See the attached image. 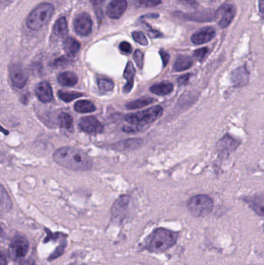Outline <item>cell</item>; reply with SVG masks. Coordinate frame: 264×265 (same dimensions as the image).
<instances>
[{"mask_svg": "<svg viewBox=\"0 0 264 265\" xmlns=\"http://www.w3.org/2000/svg\"><path fill=\"white\" fill-rule=\"evenodd\" d=\"M236 10L232 4H224L215 12V19L217 20L219 26L226 27L232 23L235 17Z\"/></svg>", "mask_w": 264, "mask_h": 265, "instance_id": "ba28073f", "label": "cell"}, {"mask_svg": "<svg viewBox=\"0 0 264 265\" xmlns=\"http://www.w3.org/2000/svg\"><path fill=\"white\" fill-rule=\"evenodd\" d=\"M135 74H136V70H135L132 63H127V67L125 68L124 73H123V78L127 82V85L123 87V92L125 93H128L132 89V86H133Z\"/></svg>", "mask_w": 264, "mask_h": 265, "instance_id": "ffe728a7", "label": "cell"}, {"mask_svg": "<svg viewBox=\"0 0 264 265\" xmlns=\"http://www.w3.org/2000/svg\"><path fill=\"white\" fill-rule=\"evenodd\" d=\"M54 11L55 7L52 4H40L27 17V26L31 30H40L49 22Z\"/></svg>", "mask_w": 264, "mask_h": 265, "instance_id": "3957f363", "label": "cell"}, {"mask_svg": "<svg viewBox=\"0 0 264 265\" xmlns=\"http://www.w3.org/2000/svg\"><path fill=\"white\" fill-rule=\"evenodd\" d=\"M58 82L63 86H74L77 84L78 79L75 74L71 72H65L59 75Z\"/></svg>", "mask_w": 264, "mask_h": 265, "instance_id": "603a6c76", "label": "cell"}, {"mask_svg": "<svg viewBox=\"0 0 264 265\" xmlns=\"http://www.w3.org/2000/svg\"><path fill=\"white\" fill-rule=\"evenodd\" d=\"M177 234L164 228L155 229L147 237L144 248L152 253H162L169 250L177 242Z\"/></svg>", "mask_w": 264, "mask_h": 265, "instance_id": "7a4b0ae2", "label": "cell"}, {"mask_svg": "<svg viewBox=\"0 0 264 265\" xmlns=\"http://www.w3.org/2000/svg\"></svg>", "mask_w": 264, "mask_h": 265, "instance_id": "681fc988", "label": "cell"}, {"mask_svg": "<svg viewBox=\"0 0 264 265\" xmlns=\"http://www.w3.org/2000/svg\"><path fill=\"white\" fill-rule=\"evenodd\" d=\"M69 60L65 59V58H60V59H57L55 61V66L56 67H60V66H64V64H68Z\"/></svg>", "mask_w": 264, "mask_h": 265, "instance_id": "60d3db41", "label": "cell"}, {"mask_svg": "<svg viewBox=\"0 0 264 265\" xmlns=\"http://www.w3.org/2000/svg\"><path fill=\"white\" fill-rule=\"evenodd\" d=\"M12 208V202L10 196L4 187L1 186V211L7 212Z\"/></svg>", "mask_w": 264, "mask_h": 265, "instance_id": "f1b7e54d", "label": "cell"}, {"mask_svg": "<svg viewBox=\"0 0 264 265\" xmlns=\"http://www.w3.org/2000/svg\"><path fill=\"white\" fill-rule=\"evenodd\" d=\"M160 55H161V59H162L163 64H164V67L168 64L169 62V60H170V55L166 51H163L161 50L160 51Z\"/></svg>", "mask_w": 264, "mask_h": 265, "instance_id": "ab89813d", "label": "cell"}, {"mask_svg": "<svg viewBox=\"0 0 264 265\" xmlns=\"http://www.w3.org/2000/svg\"><path fill=\"white\" fill-rule=\"evenodd\" d=\"M144 24H145V28L147 30V33H148V34H149L151 38H157L162 37L163 34L161 32H159L158 30H156L152 28L147 23H144Z\"/></svg>", "mask_w": 264, "mask_h": 265, "instance_id": "8d00e7d4", "label": "cell"}, {"mask_svg": "<svg viewBox=\"0 0 264 265\" xmlns=\"http://www.w3.org/2000/svg\"><path fill=\"white\" fill-rule=\"evenodd\" d=\"M10 77L13 84L17 88H23L27 84V72L19 64H12L10 66Z\"/></svg>", "mask_w": 264, "mask_h": 265, "instance_id": "7c38bea8", "label": "cell"}, {"mask_svg": "<svg viewBox=\"0 0 264 265\" xmlns=\"http://www.w3.org/2000/svg\"><path fill=\"white\" fill-rule=\"evenodd\" d=\"M78 126L82 131L89 134H100L103 131V125L94 117L81 118Z\"/></svg>", "mask_w": 264, "mask_h": 265, "instance_id": "8fae6325", "label": "cell"}, {"mask_svg": "<svg viewBox=\"0 0 264 265\" xmlns=\"http://www.w3.org/2000/svg\"><path fill=\"white\" fill-rule=\"evenodd\" d=\"M130 210L131 197L129 196H121L112 207V218L116 224H125L130 216Z\"/></svg>", "mask_w": 264, "mask_h": 265, "instance_id": "8992f818", "label": "cell"}, {"mask_svg": "<svg viewBox=\"0 0 264 265\" xmlns=\"http://www.w3.org/2000/svg\"><path fill=\"white\" fill-rule=\"evenodd\" d=\"M240 143L231 136L225 135L217 143V151L221 158H226L237 148Z\"/></svg>", "mask_w": 264, "mask_h": 265, "instance_id": "30bf717a", "label": "cell"}, {"mask_svg": "<svg viewBox=\"0 0 264 265\" xmlns=\"http://www.w3.org/2000/svg\"><path fill=\"white\" fill-rule=\"evenodd\" d=\"M185 19L196 22H207L215 18V12L212 10H203L201 11L194 12L189 14H182Z\"/></svg>", "mask_w": 264, "mask_h": 265, "instance_id": "9a60e30c", "label": "cell"}, {"mask_svg": "<svg viewBox=\"0 0 264 265\" xmlns=\"http://www.w3.org/2000/svg\"><path fill=\"white\" fill-rule=\"evenodd\" d=\"M29 248L30 244L27 238L22 236H17L10 243L8 254L10 259L17 261L24 258L29 251Z\"/></svg>", "mask_w": 264, "mask_h": 265, "instance_id": "52a82bcc", "label": "cell"}, {"mask_svg": "<svg viewBox=\"0 0 264 265\" xmlns=\"http://www.w3.org/2000/svg\"><path fill=\"white\" fill-rule=\"evenodd\" d=\"M53 30L55 35L59 38L66 36V34H68V24H67L66 19L64 17L59 18L54 26Z\"/></svg>", "mask_w": 264, "mask_h": 265, "instance_id": "d4e9b609", "label": "cell"}, {"mask_svg": "<svg viewBox=\"0 0 264 265\" xmlns=\"http://www.w3.org/2000/svg\"><path fill=\"white\" fill-rule=\"evenodd\" d=\"M66 237V235L64 234H61V233H52L51 232H47V238L45 239L44 242H48V241H51V240H57L59 237Z\"/></svg>", "mask_w": 264, "mask_h": 265, "instance_id": "74e56055", "label": "cell"}, {"mask_svg": "<svg viewBox=\"0 0 264 265\" xmlns=\"http://www.w3.org/2000/svg\"><path fill=\"white\" fill-rule=\"evenodd\" d=\"M249 72L246 67L245 65L241 66L232 72V81L236 86H244L249 82Z\"/></svg>", "mask_w": 264, "mask_h": 265, "instance_id": "2e32d148", "label": "cell"}, {"mask_svg": "<svg viewBox=\"0 0 264 265\" xmlns=\"http://www.w3.org/2000/svg\"><path fill=\"white\" fill-rule=\"evenodd\" d=\"M142 143H143V141L141 139L132 138V139L125 140V141L117 142L113 145V148L119 151H132L140 147Z\"/></svg>", "mask_w": 264, "mask_h": 265, "instance_id": "d6986e66", "label": "cell"}, {"mask_svg": "<svg viewBox=\"0 0 264 265\" xmlns=\"http://www.w3.org/2000/svg\"><path fill=\"white\" fill-rule=\"evenodd\" d=\"M133 59L136 64H137L138 67L140 69L143 68V66H144V55H143V53L140 50L135 51L133 55Z\"/></svg>", "mask_w": 264, "mask_h": 265, "instance_id": "e575fe53", "label": "cell"}, {"mask_svg": "<svg viewBox=\"0 0 264 265\" xmlns=\"http://www.w3.org/2000/svg\"><path fill=\"white\" fill-rule=\"evenodd\" d=\"M162 113L163 108L160 105H156L150 109H145L144 111L128 114L126 117V121L131 124L144 126L157 121V119L161 117Z\"/></svg>", "mask_w": 264, "mask_h": 265, "instance_id": "277c9868", "label": "cell"}, {"mask_svg": "<svg viewBox=\"0 0 264 265\" xmlns=\"http://www.w3.org/2000/svg\"><path fill=\"white\" fill-rule=\"evenodd\" d=\"M57 122L60 127L68 130L73 126V118L71 115L68 114V113H60L57 118Z\"/></svg>", "mask_w": 264, "mask_h": 265, "instance_id": "83f0119b", "label": "cell"}, {"mask_svg": "<svg viewBox=\"0 0 264 265\" xmlns=\"http://www.w3.org/2000/svg\"><path fill=\"white\" fill-rule=\"evenodd\" d=\"M74 28L78 35L88 36L93 30V21L87 13H81L74 20Z\"/></svg>", "mask_w": 264, "mask_h": 265, "instance_id": "9c48e42d", "label": "cell"}, {"mask_svg": "<svg viewBox=\"0 0 264 265\" xmlns=\"http://www.w3.org/2000/svg\"><path fill=\"white\" fill-rule=\"evenodd\" d=\"M10 0H0V2H1V6H5V5H7L8 2H10Z\"/></svg>", "mask_w": 264, "mask_h": 265, "instance_id": "c3c4849f", "label": "cell"}, {"mask_svg": "<svg viewBox=\"0 0 264 265\" xmlns=\"http://www.w3.org/2000/svg\"><path fill=\"white\" fill-rule=\"evenodd\" d=\"M58 96L60 99L63 100V101L68 102L75 100V99L79 98L81 96H83L81 92H68V91H59Z\"/></svg>", "mask_w": 264, "mask_h": 265, "instance_id": "f546056e", "label": "cell"}, {"mask_svg": "<svg viewBox=\"0 0 264 265\" xmlns=\"http://www.w3.org/2000/svg\"><path fill=\"white\" fill-rule=\"evenodd\" d=\"M208 53V48L207 47H203L200 49L197 50L194 52V57L196 58L198 60L202 61L206 58V55Z\"/></svg>", "mask_w": 264, "mask_h": 265, "instance_id": "d590c367", "label": "cell"}, {"mask_svg": "<svg viewBox=\"0 0 264 265\" xmlns=\"http://www.w3.org/2000/svg\"><path fill=\"white\" fill-rule=\"evenodd\" d=\"M126 0H113L107 8V14L112 19H119L127 10Z\"/></svg>", "mask_w": 264, "mask_h": 265, "instance_id": "5bb4252c", "label": "cell"}, {"mask_svg": "<svg viewBox=\"0 0 264 265\" xmlns=\"http://www.w3.org/2000/svg\"><path fill=\"white\" fill-rule=\"evenodd\" d=\"M80 45L79 42L77 40L73 38H68L64 41V49L66 52L67 55L69 56H74L75 55L78 51H79Z\"/></svg>", "mask_w": 264, "mask_h": 265, "instance_id": "cb8c5ba5", "label": "cell"}, {"mask_svg": "<svg viewBox=\"0 0 264 265\" xmlns=\"http://www.w3.org/2000/svg\"><path fill=\"white\" fill-rule=\"evenodd\" d=\"M215 35V29L211 26H206L197 31L195 34H193L191 37V41L194 44H203L207 43L213 39Z\"/></svg>", "mask_w": 264, "mask_h": 265, "instance_id": "4fadbf2b", "label": "cell"}, {"mask_svg": "<svg viewBox=\"0 0 264 265\" xmlns=\"http://www.w3.org/2000/svg\"><path fill=\"white\" fill-rule=\"evenodd\" d=\"M135 3L139 7H154L161 3V0H135Z\"/></svg>", "mask_w": 264, "mask_h": 265, "instance_id": "1f68e13d", "label": "cell"}, {"mask_svg": "<svg viewBox=\"0 0 264 265\" xmlns=\"http://www.w3.org/2000/svg\"><path fill=\"white\" fill-rule=\"evenodd\" d=\"M193 64V60L191 57L186 55H180L176 59L174 68L177 72H182L185 70L189 69Z\"/></svg>", "mask_w": 264, "mask_h": 265, "instance_id": "7402d4cb", "label": "cell"}, {"mask_svg": "<svg viewBox=\"0 0 264 265\" xmlns=\"http://www.w3.org/2000/svg\"><path fill=\"white\" fill-rule=\"evenodd\" d=\"M181 2L182 3H189V6H194V5H196L197 2L194 0H181Z\"/></svg>", "mask_w": 264, "mask_h": 265, "instance_id": "bcb514c9", "label": "cell"}, {"mask_svg": "<svg viewBox=\"0 0 264 265\" xmlns=\"http://www.w3.org/2000/svg\"><path fill=\"white\" fill-rule=\"evenodd\" d=\"M188 207L192 216L202 217L211 213L214 207L213 200L206 195H198L189 200Z\"/></svg>", "mask_w": 264, "mask_h": 265, "instance_id": "5b68a950", "label": "cell"}, {"mask_svg": "<svg viewBox=\"0 0 264 265\" xmlns=\"http://www.w3.org/2000/svg\"><path fill=\"white\" fill-rule=\"evenodd\" d=\"M0 265H7V261H6V256L3 252H1V258H0Z\"/></svg>", "mask_w": 264, "mask_h": 265, "instance_id": "ee69618b", "label": "cell"}, {"mask_svg": "<svg viewBox=\"0 0 264 265\" xmlns=\"http://www.w3.org/2000/svg\"><path fill=\"white\" fill-rule=\"evenodd\" d=\"M36 94L38 99L43 102H49L53 100V92L49 83L42 82L36 88Z\"/></svg>", "mask_w": 264, "mask_h": 265, "instance_id": "ac0fdd59", "label": "cell"}, {"mask_svg": "<svg viewBox=\"0 0 264 265\" xmlns=\"http://www.w3.org/2000/svg\"><path fill=\"white\" fill-rule=\"evenodd\" d=\"M132 36L134 41L140 43L141 45L146 46L148 44V41H147V38L140 31H135V32L132 33Z\"/></svg>", "mask_w": 264, "mask_h": 265, "instance_id": "d6a6232c", "label": "cell"}, {"mask_svg": "<svg viewBox=\"0 0 264 265\" xmlns=\"http://www.w3.org/2000/svg\"><path fill=\"white\" fill-rule=\"evenodd\" d=\"M119 49L123 52L126 53V54H130L132 51V47L128 42H122L119 44Z\"/></svg>", "mask_w": 264, "mask_h": 265, "instance_id": "f35d334b", "label": "cell"}, {"mask_svg": "<svg viewBox=\"0 0 264 265\" xmlns=\"http://www.w3.org/2000/svg\"><path fill=\"white\" fill-rule=\"evenodd\" d=\"M75 109L77 113H93L96 109L92 102L89 100H81L75 104Z\"/></svg>", "mask_w": 264, "mask_h": 265, "instance_id": "484cf974", "label": "cell"}, {"mask_svg": "<svg viewBox=\"0 0 264 265\" xmlns=\"http://www.w3.org/2000/svg\"><path fill=\"white\" fill-rule=\"evenodd\" d=\"M245 202L257 215L264 216V194H259L252 197L245 198Z\"/></svg>", "mask_w": 264, "mask_h": 265, "instance_id": "e0dca14e", "label": "cell"}, {"mask_svg": "<svg viewBox=\"0 0 264 265\" xmlns=\"http://www.w3.org/2000/svg\"><path fill=\"white\" fill-rule=\"evenodd\" d=\"M173 89H174V85L169 82H161L157 83L152 85L151 88V92H153V94L158 95V96H166V95L170 94Z\"/></svg>", "mask_w": 264, "mask_h": 265, "instance_id": "44dd1931", "label": "cell"}, {"mask_svg": "<svg viewBox=\"0 0 264 265\" xmlns=\"http://www.w3.org/2000/svg\"><path fill=\"white\" fill-rule=\"evenodd\" d=\"M53 158L59 165L72 171H88L93 165L88 154L77 147H60L54 153Z\"/></svg>", "mask_w": 264, "mask_h": 265, "instance_id": "6da1fadb", "label": "cell"}, {"mask_svg": "<svg viewBox=\"0 0 264 265\" xmlns=\"http://www.w3.org/2000/svg\"><path fill=\"white\" fill-rule=\"evenodd\" d=\"M19 265H37V264L34 259H27L23 261Z\"/></svg>", "mask_w": 264, "mask_h": 265, "instance_id": "7bdbcfd3", "label": "cell"}, {"mask_svg": "<svg viewBox=\"0 0 264 265\" xmlns=\"http://www.w3.org/2000/svg\"><path fill=\"white\" fill-rule=\"evenodd\" d=\"M67 246L66 241H64L63 243H61L57 248L54 251L53 254H51V257L49 258V261H53V260L56 259V258H59L61 254L64 253L65 247Z\"/></svg>", "mask_w": 264, "mask_h": 265, "instance_id": "836d02e7", "label": "cell"}, {"mask_svg": "<svg viewBox=\"0 0 264 265\" xmlns=\"http://www.w3.org/2000/svg\"><path fill=\"white\" fill-rule=\"evenodd\" d=\"M189 79H190V74H186V75L181 76L177 81L180 85H185L189 81Z\"/></svg>", "mask_w": 264, "mask_h": 265, "instance_id": "b9f144b4", "label": "cell"}, {"mask_svg": "<svg viewBox=\"0 0 264 265\" xmlns=\"http://www.w3.org/2000/svg\"><path fill=\"white\" fill-rule=\"evenodd\" d=\"M98 88L103 92H109L113 89L114 83L111 79L106 78H99L98 79Z\"/></svg>", "mask_w": 264, "mask_h": 265, "instance_id": "4dcf8cb0", "label": "cell"}, {"mask_svg": "<svg viewBox=\"0 0 264 265\" xmlns=\"http://www.w3.org/2000/svg\"><path fill=\"white\" fill-rule=\"evenodd\" d=\"M259 9L261 13L264 15V0H259Z\"/></svg>", "mask_w": 264, "mask_h": 265, "instance_id": "f6af8a7d", "label": "cell"}, {"mask_svg": "<svg viewBox=\"0 0 264 265\" xmlns=\"http://www.w3.org/2000/svg\"><path fill=\"white\" fill-rule=\"evenodd\" d=\"M155 101L154 99L151 97H144V98L134 100L127 104V108L128 109H136L140 108L145 107L150 104L153 103Z\"/></svg>", "mask_w": 264, "mask_h": 265, "instance_id": "4316f807", "label": "cell"}, {"mask_svg": "<svg viewBox=\"0 0 264 265\" xmlns=\"http://www.w3.org/2000/svg\"><path fill=\"white\" fill-rule=\"evenodd\" d=\"M105 0H91V2L94 5V6H97V5H99V4L102 3Z\"/></svg>", "mask_w": 264, "mask_h": 265, "instance_id": "7dc6e473", "label": "cell"}]
</instances>
